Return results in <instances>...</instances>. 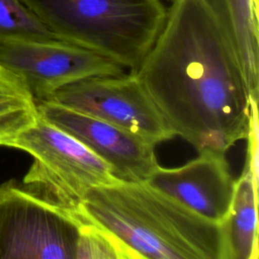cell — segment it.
<instances>
[{
  "label": "cell",
  "instance_id": "obj_1",
  "mask_svg": "<svg viewBox=\"0 0 259 259\" xmlns=\"http://www.w3.org/2000/svg\"><path fill=\"white\" fill-rule=\"evenodd\" d=\"M170 126L197 152L246 139L250 92L239 55L200 0H174L134 72Z\"/></svg>",
  "mask_w": 259,
  "mask_h": 259
},
{
  "label": "cell",
  "instance_id": "obj_2",
  "mask_svg": "<svg viewBox=\"0 0 259 259\" xmlns=\"http://www.w3.org/2000/svg\"><path fill=\"white\" fill-rule=\"evenodd\" d=\"M140 258L221 259V224L198 215L147 181L90 189L80 208Z\"/></svg>",
  "mask_w": 259,
  "mask_h": 259
},
{
  "label": "cell",
  "instance_id": "obj_3",
  "mask_svg": "<svg viewBox=\"0 0 259 259\" xmlns=\"http://www.w3.org/2000/svg\"><path fill=\"white\" fill-rule=\"evenodd\" d=\"M59 38L98 53L134 73L161 32L160 0H21Z\"/></svg>",
  "mask_w": 259,
  "mask_h": 259
},
{
  "label": "cell",
  "instance_id": "obj_4",
  "mask_svg": "<svg viewBox=\"0 0 259 259\" xmlns=\"http://www.w3.org/2000/svg\"><path fill=\"white\" fill-rule=\"evenodd\" d=\"M8 147L33 157L22 186L40 199L78 213L87 192L120 181L110 166L77 139L38 115Z\"/></svg>",
  "mask_w": 259,
  "mask_h": 259
},
{
  "label": "cell",
  "instance_id": "obj_5",
  "mask_svg": "<svg viewBox=\"0 0 259 259\" xmlns=\"http://www.w3.org/2000/svg\"><path fill=\"white\" fill-rule=\"evenodd\" d=\"M81 215L9 180L0 185V259H72Z\"/></svg>",
  "mask_w": 259,
  "mask_h": 259
},
{
  "label": "cell",
  "instance_id": "obj_6",
  "mask_svg": "<svg viewBox=\"0 0 259 259\" xmlns=\"http://www.w3.org/2000/svg\"><path fill=\"white\" fill-rule=\"evenodd\" d=\"M44 101L102 119L153 146L175 136L134 73L80 80Z\"/></svg>",
  "mask_w": 259,
  "mask_h": 259
},
{
  "label": "cell",
  "instance_id": "obj_7",
  "mask_svg": "<svg viewBox=\"0 0 259 259\" xmlns=\"http://www.w3.org/2000/svg\"><path fill=\"white\" fill-rule=\"evenodd\" d=\"M0 64L22 78L35 102L47 100L57 90L80 80L125 73L116 62L62 39L0 45Z\"/></svg>",
  "mask_w": 259,
  "mask_h": 259
},
{
  "label": "cell",
  "instance_id": "obj_8",
  "mask_svg": "<svg viewBox=\"0 0 259 259\" xmlns=\"http://www.w3.org/2000/svg\"><path fill=\"white\" fill-rule=\"evenodd\" d=\"M38 115L71 135L123 181H146L159 164L153 145L102 119L49 101L35 102Z\"/></svg>",
  "mask_w": 259,
  "mask_h": 259
},
{
  "label": "cell",
  "instance_id": "obj_9",
  "mask_svg": "<svg viewBox=\"0 0 259 259\" xmlns=\"http://www.w3.org/2000/svg\"><path fill=\"white\" fill-rule=\"evenodd\" d=\"M176 168H158L146 180L198 215L222 224L229 214L236 180L224 152L202 150Z\"/></svg>",
  "mask_w": 259,
  "mask_h": 259
},
{
  "label": "cell",
  "instance_id": "obj_10",
  "mask_svg": "<svg viewBox=\"0 0 259 259\" xmlns=\"http://www.w3.org/2000/svg\"><path fill=\"white\" fill-rule=\"evenodd\" d=\"M231 38L250 95L258 99L259 0H200Z\"/></svg>",
  "mask_w": 259,
  "mask_h": 259
},
{
  "label": "cell",
  "instance_id": "obj_11",
  "mask_svg": "<svg viewBox=\"0 0 259 259\" xmlns=\"http://www.w3.org/2000/svg\"><path fill=\"white\" fill-rule=\"evenodd\" d=\"M258 183L247 169L235 182L226 220L221 224V259H258Z\"/></svg>",
  "mask_w": 259,
  "mask_h": 259
},
{
  "label": "cell",
  "instance_id": "obj_12",
  "mask_svg": "<svg viewBox=\"0 0 259 259\" xmlns=\"http://www.w3.org/2000/svg\"><path fill=\"white\" fill-rule=\"evenodd\" d=\"M37 119L35 100L22 78L0 64V146L8 147Z\"/></svg>",
  "mask_w": 259,
  "mask_h": 259
},
{
  "label": "cell",
  "instance_id": "obj_13",
  "mask_svg": "<svg viewBox=\"0 0 259 259\" xmlns=\"http://www.w3.org/2000/svg\"><path fill=\"white\" fill-rule=\"evenodd\" d=\"M81 224L75 259H137L130 247L107 229L89 220L79 211Z\"/></svg>",
  "mask_w": 259,
  "mask_h": 259
},
{
  "label": "cell",
  "instance_id": "obj_14",
  "mask_svg": "<svg viewBox=\"0 0 259 259\" xmlns=\"http://www.w3.org/2000/svg\"><path fill=\"white\" fill-rule=\"evenodd\" d=\"M59 39L21 0H0V45Z\"/></svg>",
  "mask_w": 259,
  "mask_h": 259
},
{
  "label": "cell",
  "instance_id": "obj_15",
  "mask_svg": "<svg viewBox=\"0 0 259 259\" xmlns=\"http://www.w3.org/2000/svg\"><path fill=\"white\" fill-rule=\"evenodd\" d=\"M257 98L250 97V113L248 121V132L246 139L247 143V158L246 164L244 166L247 169L254 181L258 183V154H259V144H258V109H257Z\"/></svg>",
  "mask_w": 259,
  "mask_h": 259
},
{
  "label": "cell",
  "instance_id": "obj_16",
  "mask_svg": "<svg viewBox=\"0 0 259 259\" xmlns=\"http://www.w3.org/2000/svg\"><path fill=\"white\" fill-rule=\"evenodd\" d=\"M168 1H170V2H173V1H174V0H168Z\"/></svg>",
  "mask_w": 259,
  "mask_h": 259
}]
</instances>
